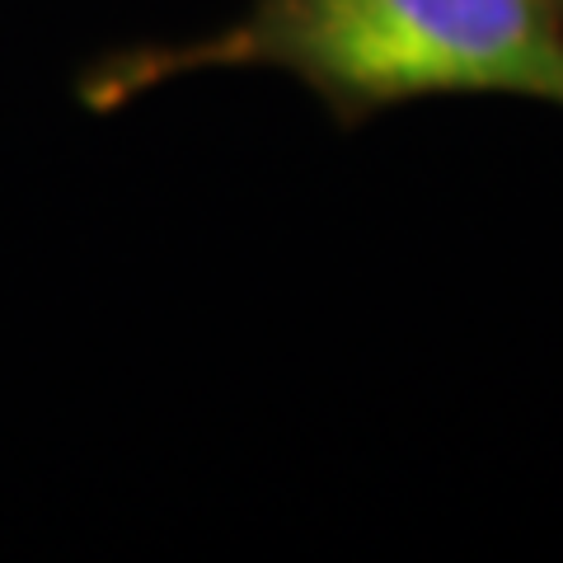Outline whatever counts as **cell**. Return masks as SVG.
<instances>
[{
    "mask_svg": "<svg viewBox=\"0 0 563 563\" xmlns=\"http://www.w3.org/2000/svg\"><path fill=\"white\" fill-rule=\"evenodd\" d=\"M217 66L291 70L339 128L446 95L563 109V10L554 0H254L207 38L109 52L76 95L90 113H113L174 76Z\"/></svg>",
    "mask_w": 563,
    "mask_h": 563,
    "instance_id": "6da1fadb",
    "label": "cell"
},
{
    "mask_svg": "<svg viewBox=\"0 0 563 563\" xmlns=\"http://www.w3.org/2000/svg\"><path fill=\"white\" fill-rule=\"evenodd\" d=\"M554 5H559V10H563V0H554Z\"/></svg>",
    "mask_w": 563,
    "mask_h": 563,
    "instance_id": "7a4b0ae2",
    "label": "cell"
}]
</instances>
